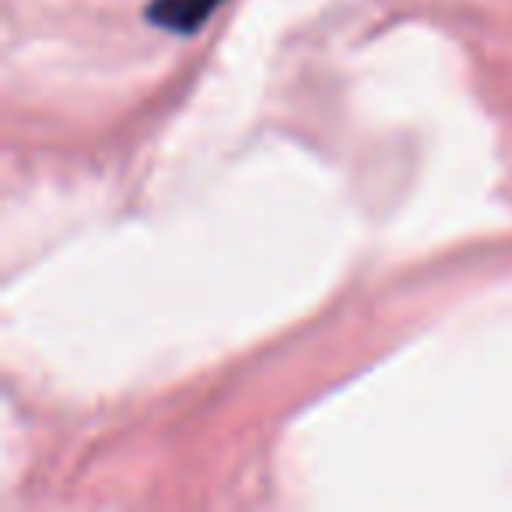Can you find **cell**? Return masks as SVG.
Listing matches in <instances>:
<instances>
[{
  "instance_id": "obj_1",
  "label": "cell",
  "mask_w": 512,
  "mask_h": 512,
  "mask_svg": "<svg viewBox=\"0 0 512 512\" xmlns=\"http://www.w3.org/2000/svg\"><path fill=\"white\" fill-rule=\"evenodd\" d=\"M218 8H221V0H151L148 22L158 25V29L190 36V32H197Z\"/></svg>"
}]
</instances>
